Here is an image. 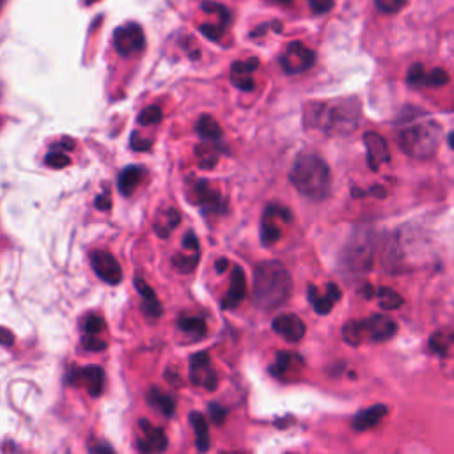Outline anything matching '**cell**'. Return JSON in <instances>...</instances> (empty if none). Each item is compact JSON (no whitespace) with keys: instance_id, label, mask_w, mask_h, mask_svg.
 Segmentation results:
<instances>
[{"instance_id":"e0dca14e","label":"cell","mask_w":454,"mask_h":454,"mask_svg":"<svg viewBox=\"0 0 454 454\" xmlns=\"http://www.w3.org/2000/svg\"><path fill=\"white\" fill-rule=\"evenodd\" d=\"M307 293H309V300L311 304H313L314 311H316L320 316H325V314L330 313L332 307H334L339 301V298H341V289H339L334 282L327 284V293L325 294L318 293L316 286L307 287Z\"/></svg>"},{"instance_id":"44dd1931","label":"cell","mask_w":454,"mask_h":454,"mask_svg":"<svg viewBox=\"0 0 454 454\" xmlns=\"http://www.w3.org/2000/svg\"><path fill=\"white\" fill-rule=\"evenodd\" d=\"M144 171L145 169L141 165H130V167L121 171L119 178H117V189H119L121 196H133V192L138 189L142 178H144Z\"/></svg>"},{"instance_id":"5bb4252c","label":"cell","mask_w":454,"mask_h":454,"mask_svg":"<svg viewBox=\"0 0 454 454\" xmlns=\"http://www.w3.org/2000/svg\"><path fill=\"white\" fill-rule=\"evenodd\" d=\"M193 199H196L197 206H201V210L204 211V215L224 213L225 211L224 199H222L217 190L211 189L206 179H197L196 181V185H193Z\"/></svg>"},{"instance_id":"2e32d148","label":"cell","mask_w":454,"mask_h":454,"mask_svg":"<svg viewBox=\"0 0 454 454\" xmlns=\"http://www.w3.org/2000/svg\"><path fill=\"white\" fill-rule=\"evenodd\" d=\"M272 328L287 342H298L306 335V323L301 321V318L291 313L277 314L272 321Z\"/></svg>"},{"instance_id":"836d02e7","label":"cell","mask_w":454,"mask_h":454,"mask_svg":"<svg viewBox=\"0 0 454 454\" xmlns=\"http://www.w3.org/2000/svg\"><path fill=\"white\" fill-rule=\"evenodd\" d=\"M424 77H426V69L421 62H415V64L410 66L407 75V82L412 88H422L424 85Z\"/></svg>"},{"instance_id":"f5cc1de1","label":"cell","mask_w":454,"mask_h":454,"mask_svg":"<svg viewBox=\"0 0 454 454\" xmlns=\"http://www.w3.org/2000/svg\"><path fill=\"white\" fill-rule=\"evenodd\" d=\"M447 142H449V145L450 148L454 149V131H450L449 133V137H447Z\"/></svg>"},{"instance_id":"ac0fdd59","label":"cell","mask_w":454,"mask_h":454,"mask_svg":"<svg viewBox=\"0 0 454 454\" xmlns=\"http://www.w3.org/2000/svg\"><path fill=\"white\" fill-rule=\"evenodd\" d=\"M245 294H247V280H245V272L241 266H234L231 272V287L222 300V307L224 309H234L244 301Z\"/></svg>"},{"instance_id":"bcb514c9","label":"cell","mask_w":454,"mask_h":454,"mask_svg":"<svg viewBox=\"0 0 454 454\" xmlns=\"http://www.w3.org/2000/svg\"><path fill=\"white\" fill-rule=\"evenodd\" d=\"M131 148L135 149V151H142V149H149L151 148V141H148V138H138L137 133L131 135Z\"/></svg>"},{"instance_id":"7a4b0ae2","label":"cell","mask_w":454,"mask_h":454,"mask_svg":"<svg viewBox=\"0 0 454 454\" xmlns=\"http://www.w3.org/2000/svg\"><path fill=\"white\" fill-rule=\"evenodd\" d=\"M293 279L280 261H261L254 268V304L263 311L282 307L291 297Z\"/></svg>"},{"instance_id":"f546056e","label":"cell","mask_w":454,"mask_h":454,"mask_svg":"<svg viewBox=\"0 0 454 454\" xmlns=\"http://www.w3.org/2000/svg\"><path fill=\"white\" fill-rule=\"evenodd\" d=\"M449 82V73L442 68H435L431 71H426L424 85L422 88H442Z\"/></svg>"},{"instance_id":"d6986e66","label":"cell","mask_w":454,"mask_h":454,"mask_svg":"<svg viewBox=\"0 0 454 454\" xmlns=\"http://www.w3.org/2000/svg\"><path fill=\"white\" fill-rule=\"evenodd\" d=\"M135 289L141 293L142 297V313L149 318V320H158L162 316V304L158 301L157 293H155L149 284L141 277H135Z\"/></svg>"},{"instance_id":"484cf974","label":"cell","mask_w":454,"mask_h":454,"mask_svg":"<svg viewBox=\"0 0 454 454\" xmlns=\"http://www.w3.org/2000/svg\"><path fill=\"white\" fill-rule=\"evenodd\" d=\"M178 327H179V330L185 332V334H189L192 339H203L204 335H206V332H208L206 321H204L203 318H199V316H183V318H179Z\"/></svg>"},{"instance_id":"d6a6232c","label":"cell","mask_w":454,"mask_h":454,"mask_svg":"<svg viewBox=\"0 0 454 454\" xmlns=\"http://www.w3.org/2000/svg\"><path fill=\"white\" fill-rule=\"evenodd\" d=\"M82 330L85 334L98 335L100 332L105 330V320L102 316H98V314H88L84 318V321H82Z\"/></svg>"},{"instance_id":"8fae6325","label":"cell","mask_w":454,"mask_h":454,"mask_svg":"<svg viewBox=\"0 0 454 454\" xmlns=\"http://www.w3.org/2000/svg\"><path fill=\"white\" fill-rule=\"evenodd\" d=\"M275 218H280L284 222L293 220V215L287 208L279 206V204H270L265 210V217H263L261 222V241L265 247L268 245H273L280 237H282V231L280 227H277Z\"/></svg>"},{"instance_id":"74e56055","label":"cell","mask_w":454,"mask_h":454,"mask_svg":"<svg viewBox=\"0 0 454 454\" xmlns=\"http://www.w3.org/2000/svg\"><path fill=\"white\" fill-rule=\"evenodd\" d=\"M374 2H376V8L382 13L394 15V13H400L407 6L408 0H374Z\"/></svg>"},{"instance_id":"7c38bea8","label":"cell","mask_w":454,"mask_h":454,"mask_svg":"<svg viewBox=\"0 0 454 454\" xmlns=\"http://www.w3.org/2000/svg\"><path fill=\"white\" fill-rule=\"evenodd\" d=\"M91 265L96 275L107 284H119L123 280V270H121L119 261L107 251H92L91 252Z\"/></svg>"},{"instance_id":"4316f807","label":"cell","mask_w":454,"mask_h":454,"mask_svg":"<svg viewBox=\"0 0 454 454\" xmlns=\"http://www.w3.org/2000/svg\"><path fill=\"white\" fill-rule=\"evenodd\" d=\"M376 298L378 306L382 307L383 311H396L403 306V297L398 291H394L393 287H378Z\"/></svg>"},{"instance_id":"11a10c76","label":"cell","mask_w":454,"mask_h":454,"mask_svg":"<svg viewBox=\"0 0 454 454\" xmlns=\"http://www.w3.org/2000/svg\"><path fill=\"white\" fill-rule=\"evenodd\" d=\"M85 2H88V4H92V2H96V0H85Z\"/></svg>"},{"instance_id":"ab89813d","label":"cell","mask_w":454,"mask_h":454,"mask_svg":"<svg viewBox=\"0 0 454 454\" xmlns=\"http://www.w3.org/2000/svg\"><path fill=\"white\" fill-rule=\"evenodd\" d=\"M82 346H84L88 352H103L107 348V342L103 339L96 337L95 334H85L82 337Z\"/></svg>"},{"instance_id":"f35d334b","label":"cell","mask_w":454,"mask_h":454,"mask_svg":"<svg viewBox=\"0 0 454 454\" xmlns=\"http://www.w3.org/2000/svg\"><path fill=\"white\" fill-rule=\"evenodd\" d=\"M197 157H199V167L203 169H211L217 165V153L215 151H206V148H197Z\"/></svg>"},{"instance_id":"8d00e7d4","label":"cell","mask_w":454,"mask_h":454,"mask_svg":"<svg viewBox=\"0 0 454 454\" xmlns=\"http://www.w3.org/2000/svg\"><path fill=\"white\" fill-rule=\"evenodd\" d=\"M44 164L52 169H64L71 164V160H69L68 155L62 153V151H50V153L47 155V158H44Z\"/></svg>"},{"instance_id":"ee69618b","label":"cell","mask_w":454,"mask_h":454,"mask_svg":"<svg viewBox=\"0 0 454 454\" xmlns=\"http://www.w3.org/2000/svg\"><path fill=\"white\" fill-rule=\"evenodd\" d=\"M309 4L316 15H323L334 8V0H309Z\"/></svg>"},{"instance_id":"4fadbf2b","label":"cell","mask_w":454,"mask_h":454,"mask_svg":"<svg viewBox=\"0 0 454 454\" xmlns=\"http://www.w3.org/2000/svg\"><path fill=\"white\" fill-rule=\"evenodd\" d=\"M364 144H366L367 165H369L371 171H378L383 164H389V144H387V141L382 135L376 133V131H366L364 133Z\"/></svg>"},{"instance_id":"7402d4cb","label":"cell","mask_w":454,"mask_h":454,"mask_svg":"<svg viewBox=\"0 0 454 454\" xmlns=\"http://www.w3.org/2000/svg\"><path fill=\"white\" fill-rule=\"evenodd\" d=\"M298 366H301V359L297 353L291 352H279L273 366L270 367V373L275 378H287L289 371H297Z\"/></svg>"},{"instance_id":"7bdbcfd3","label":"cell","mask_w":454,"mask_h":454,"mask_svg":"<svg viewBox=\"0 0 454 454\" xmlns=\"http://www.w3.org/2000/svg\"><path fill=\"white\" fill-rule=\"evenodd\" d=\"M224 29L225 27H222L220 23L218 25H201V32L204 34V36L208 37V40H213V41H218L222 37V34H224Z\"/></svg>"},{"instance_id":"c3c4849f","label":"cell","mask_w":454,"mask_h":454,"mask_svg":"<svg viewBox=\"0 0 454 454\" xmlns=\"http://www.w3.org/2000/svg\"><path fill=\"white\" fill-rule=\"evenodd\" d=\"M91 453H114V447L109 446V443H98V446L89 447Z\"/></svg>"},{"instance_id":"ba28073f","label":"cell","mask_w":454,"mask_h":454,"mask_svg":"<svg viewBox=\"0 0 454 454\" xmlns=\"http://www.w3.org/2000/svg\"><path fill=\"white\" fill-rule=\"evenodd\" d=\"M314 61H316L314 52L300 41H293V43L287 44L282 57H280V64L287 75H298V73L307 71L309 68H313Z\"/></svg>"},{"instance_id":"f907efd6","label":"cell","mask_w":454,"mask_h":454,"mask_svg":"<svg viewBox=\"0 0 454 454\" xmlns=\"http://www.w3.org/2000/svg\"><path fill=\"white\" fill-rule=\"evenodd\" d=\"M227 266H229V261H227V259H218V261H217V272L224 273L225 270H227Z\"/></svg>"},{"instance_id":"6da1fadb","label":"cell","mask_w":454,"mask_h":454,"mask_svg":"<svg viewBox=\"0 0 454 454\" xmlns=\"http://www.w3.org/2000/svg\"><path fill=\"white\" fill-rule=\"evenodd\" d=\"M360 119V105L355 98L325 103L313 102L304 110V124L313 130L330 135H345L357 130Z\"/></svg>"},{"instance_id":"d590c367","label":"cell","mask_w":454,"mask_h":454,"mask_svg":"<svg viewBox=\"0 0 454 454\" xmlns=\"http://www.w3.org/2000/svg\"><path fill=\"white\" fill-rule=\"evenodd\" d=\"M259 61L256 57L247 59V61L234 62L233 68H231V75H252V73L258 69Z\"/></svg>"},{"instance_id":"1f68e13d","label":"cell","mask_w":454,"mask_h":454,"mask_svg":"<svg viewBox=\"0 0 454 454\" xmlns=\"http://www.w3.org/2000/svg\"><path fill=\"white\" fill-rule=\"evenodd\" d=\"M162 121V110L160 107L157 105H149L145 107L144 110L138 116V124L142 126H153V124H158Z\"/></svg>"},{"instance_id":"5b68a950","label":"cell","mask_w":454,"mask_h":454,"mask_svg":"<svg viewBox=\"0 0 454 454\" xmlns=\"http://www.w3.org/2000/svg\"><path fill=\"white\" fill-rule=\"evenodd\" d=\"M374 234L369 229H357L342 254V263L353 273L371 272L374 263Z\"/></svg>"},{"instance_id":"9c48e42d","label":"cell","mask_w":454,"mask_h":454,"mask_svg":"<svg viewBox=\"0 0 454 454\" xmlns=\"http://www.w3.org/2000/svg\"><path fill=\"white\" fill-rule=\"evenodd\" d=\"M364 341L386 342L393 339L398 332V323L387 314H374V316L359 320Z\"/></svg>"},{"instance_id":"30bf717a","label":"cell","mask_w":454,"mask_h":454,"mask_svg":"<svg viewBox=\"0 0 454 454\" xmlns=\"http://www.w3.org/2000/svg\"><path fill=\"white\" fill-rule=\"evenodd\" d=\"M190 382L197 387H203L206 390H215L217 389L218 378L217 371L211 366L210 355L206 352L193 353L190 357V371H189Z\"/></svg>"},{"instance_id":"277c9868","label":"cell","mask_w":454,"mask_h":454,"mask_svg":"<svg viewBox=\"0 0 454 454\" xmlns=\"http://www.w3.org/2000/svg\"><path fill=\"white\" fill-rule=\"evenodd\" d=\"M442 142V126L436 121L407 124L398 133V144L401 151L412 158L428 160L435 157Z\"/></svg>"},{"instance_id":"ffe728a7","label":"cell","mask_w":454,"mask_h":454,"mask_svg":"<svg viewBox=\"0 0 454 454\" xmlns=\"http://www.w3.org/2000/svg\"><path fill=\"white\" fill-rule=\"evenodd\" d=\"M389 408L386 405H373V407L366 408V410H360L359 414L353 417V429L355 431H367V429H373L374 426L380 424L383 417L387 415Z\"/></svg>"},{"instance_id":"7dc6e473","label":"cell","mask_w":454,"mask_h":454,"mask_svg":"<svg viewBox=\"0 0 454 454\" xmlns=\"http://www.w3.org/2000/svg\"><path fill=\"white\" fill-rule=\"evenodd\" d=\"M96 208L102 211H109L110 208H112V203H110V199L107 197V193H103V196H98L96 197Z\"/></svg>"},{"instance_id":"9a60e30c","label":"cell","mask_w":454,"mask_h":454,"mask_svg":"<svg viewBox=\"0 0 454 454\" xmlns=\"http://www.w3.org/2000/svg\"><path fill=\"white\" fill-rule=\"evenodd\" d=\"M138 426H141L142 433H144L142 438H138L137 442L138 450H142V453H164V450L167 449L169 442L164 429L153 426L148 419L138 421Z\"/></svg>"},{"instance_id":"db71d44e","label":"cell","mask_w":454,"mask_h":454,"mask_svg":"<svg viewBox=\"0 0 454 454\" xmlns=\"http://www.w3.org/2000/svg\"><path fill=\"white\" fill-rule=\"evenodd\" d=\"M275 2H280V4H286V2H289V0H275Z\"/></svg>"},{"instance_id":"60d3db41","label":"cell","mask_w":454,"mask_h":454,"mask_svg":"<svg viewBox=\"0 0 454 454\" xmlns=\"http://www.w3.org/2000/svg\"><path fill=\"white\" fill-rule=\"evenodd\" d=\"M231 80H233V84L237 85L238 89H241V91H254L256 88V82L254 78H252V75H231Z\"/></svg>"},{"instance_id":"b9f144b4","label":"cell","mask_w":454,"mask_h":454,"mask_svg":"<svg viewBox=\"0 0 454 454\" xmlns=\"http://www.w3.org/2000/svg\"><path fill=\"white\" fill-rule=\"evenodd\" d=\"M208 410H210V417H211V421H213L215 426L224 424L225 417H227V408H224L222 405H218V403H211L210 407H208Z\"/></svg>"},{"instance_id":"d4e9b609","label":"cell","mask_w":454,"mask_h":454,"mask_svg":"<svg viewBox=\"0 0 454 454\" xmlns=\"http://www.w3.org/2000/svg\"><path fill=\"white\" fill-rule=\"evenodd\" d=\"M199 137L206 142H217L222 138V128L211 116H201L196 124Z\"/></svg>"},{"instance_id":"e575fe53","label":"cell","mask_w":454,"mask_h":454,"mask_svg":"<svg viewBox=\"0 0 454 454\" xmlns=\"http://www.w3.org/2000/svg\"><path fill=\"white\" fill-rule=\"evenodd\" d=\"M203 9L206 13H215V15H218V18H220V23L224 27L229 25V20H231V15L229 11H227V8H224L222 4H217V2H203Z\"/></svg>"},{"instance_id":"681fc988","label":"cell","mask_w":454,"mask_h":454,"mask_svg":"<svg viewBox=\"0 0 454 454\" xmlns=\"http://www.w3.org/2000/svg\"><path fill=\"white\" fill-rule=\"evenodd\" d=\"M13 341H15V337H13V334L9 332V328H2V345L4 346H11Z\"/></svg>"},{"instance_id":"816d5d0a","label":"cell","mask_w":454,"mask_h":454,"mask_svg":"<svg viewBox=\"0 0 454 454\" xmlns=\"http://www.w3.org/2000/svg\"><path fill=\"white\" fill-rule=\"evenodd\" d=\"M369 193H373V196H378L380 199H383V197L387 196V192L382 189V186H373V189L369 190Z\"/></svg>"},{"instance_id":"f1b7e54d","label":"cell","mask_w":454,"mask_h":454,"mask_svg":"<svg viewBox=\"0 0 454 454\" xmlns=\"http://www.w3.org/2000/svg\"><path fill=\"white\" fill-rule=\"evenodd\" d=\"M164 218H165L164 222L158 220L157 224H155V231H157V233L160 234L162 238L169 237V233H171V231L174 229L176 225L179 224V220H181V218H179L178 210H174V208H172V210H169L167 213L164 215Z\"/></svg>"},{"instance_id":"603a6c76","label":"cell","mask_w":454,"mask_h":454,"mask_svg":"<svg viewBox=\"0 0 454 454\" xmlns=\"http://www.w3.org/2000/svg\"><path fill=\"white\" fill-rule=\"evenodd\" d=\"M148 403L153 408L160 410L165 417H172L176 412V400L171 394L164 393L158 387H151L148 393Z\"/></svg>"},{"instance_id":"f6af8a7d","label":"cell","mask_w":454,"mask_h":454,"mask_svg":"<svg viewBox=\"0 0 454 454\" xmlns=\"http://www.w3.org/2000/svg\"><path fill=\"white\" fill-rule=\"evenodd\" d=\"M183 247L192 252H199V240H197V237L192 231H189V233L185 234V238H183Z\"/></svg>"},{"instance_id":"83f0119b","label":"cell","mask_w":454,"mask_h":454,"mask_svg":"<svg viewBox=\"0 0 454 454\" xmlns=\"http://www.w3.org/2000/svg\"><path fill=\"white\" fill-rule=\"evenodd\" d=\"M454 345V334L453 332H435L429 337V350L440 357H447L450 346Z\"/></svg>"},{"instance_id":"4dcf8cb0","label":"cell","mask_w":454,"mask_h":454,"mask_svg":"<svg viewBox=\"0 0 454 454\" xmlns=\"http://www.w3.org/2000/svg\"><path fill=\"white\" fill-rule=\"evenodd\" d=\"M199 258V252H193L192 256L176 254L174 258H172V265H174L179 272H192V270H196Z\"/></svg>"},{"instance_id":"cb8c5ba5","label":"cell","mask_w":454,"mask_h":454,"mask_svg":"<svg viewBox=\"0 0 454 454\" xmlns=\"http://www.w3.org/2000/svg\"><path fill=\"white\" fill-rule=\"evenodd\" d=\"M190 424H192L193 433H196V446L201 453H206L210 449V428L204 419L203 414L199 412H192L190 414Z\"/></svg>"},{"instance_id":"52a82bcc","label":"cell","mask_w":454,"mask_h":454,"mask_svg":"<svg viewBox=\"0 0 454 454\" xmlns=\"http://www.w3.org/2000/svg\"><path fill=\"white\" fill-rule=\"evenodd\" d=\"M66 382L75 387L84 386L92 398H100L105 389V371L100 366H88L80 369L73 367L68 371Z\"/></svg>"},{"instance_id":"3957f363","label":"cell","mask_w":454,"mask_h":454,"mask_svg":"<svg viewBox=\"0 0 454 454\" xmlns=\"http://www.w3.org/2000/svg\"><path fill=\"white\" fill-rule=\"evenodd\" d=\"M289 181L307 199L323 201L330 193V169L327 162L318 155L301 153L291 167Z\"/></svg>"},{"instance_id":"8992f818","label":"cell","mask_w":454,"mask_h":454,"mask_svg":"<svg viewBox=\"0 0 454 454\" xmlns=\"http://www.w3.org/2000/svg\"><path fill=\"white\" fill-rule=\"evenodd\" d=\"M145 47L144 30L137 23H126V25L117 27L114 32V48L117 54L123 57H133L141 54Z\"/></svg>"}]
</instances>
